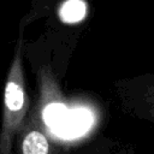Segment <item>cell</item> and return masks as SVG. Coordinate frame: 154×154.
I'll list each match as a JSON object with an SVG mask.
<instances>
[{
  "mask_svg": "<svg viewBox=\"0 0 154 154\" xmlns=\"http://www.w3.org/2000/svg\"><path fill=\"white\" fill-rule=\"evenodd\" d=\"M18 154H70V152L66 147L51 141L41 129L28 125L22 130Z\"/></svg>",
  "mask_w": 154,
  "mask_h": 154,
  "instance_id": "7a4b0ae2",
  "label": "cell"
},
{
  "mask_svg": "<svg viewBox=\"0 0 154 154\" xmlns=\"http://www.w3.org/2000/svg\"><path fill=\"white\" fill-rule=\"evenodd\" d=\"M87 13V5L83 0H66L59 10L60 19L64 23L81 22Z\"/></svg>",
  "mask_w": 154,
  "mask_h": 154,
  "instance_id": "3957f363",
  "label": "cell"
},
{
  "mask_svg": "<svg viewBox=\"0 0 154 154\" xmlns=\"http://www.w3.org/2000/svg\"><path fill=\"white\" fill-rule=\"evenodd\" d=\"M28 109L20 52L17 51L4 89V112L0 130V154H11L16 134L22 129Z\"/></svg>",
  "mask_w": 154,
  "mask_h": 154,
  "instance_id": "6da1fadb",
  "label": "cell"
}]
</instances>
